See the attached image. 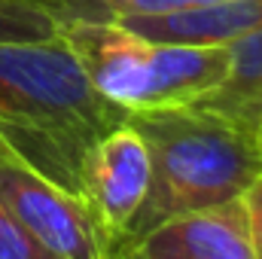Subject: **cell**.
Instances as JSON below:
<instances>
[{"label": "cell", "instance_id": "cell-1", "mask_svg": "<svg viewBox=\"0 0 262 259\" xmlns=\"http://www.w3.org/2000/svg\"><path fill=\"white\" fill-rule=\"evenodd\" d=\"M122 122L128 110L89 82L61 34L0 43V137L70 192L82 195L85 153Z\"/></svg>", "mask_w": 262, "mask_h": 259}, {"label": "cell", "instance_id": "cell-2", "mask_svg": "<svg viewBox=\"0 0 262 259\" xmlns=\"http://www.w3.org/2000/svg\"><path fill=\"white\" fill-rule=\"evenodd\" d=\"M128 122L149 153V192L119 238L116 253L168 220L241 198L262 174L256 134L198 104L134 110Z\"/></svg>", "mask_w": 262, "mask_h": 259}, {"label": "cell", "instance_id": "cell-3", "mask_svg": "<svg viewBox=\"0 0 262 259\" xmlns=\"http://www.w3.org/2000/svg\"><path fill=\"white\" fill-rule=\"evenodd\" d=\"M61 40L89 82L113 104L134 110L192 104L229 73V46L156 43L119 21H61Z\"/></svg>", "mask_w": 262, "mask_h": 259}, {"label": "cell", "instance_id": "cell-4", "mask_svg": "<svg viewBox=\"0 0 262 259\" xmlns=\"http://www.w3.org/2000/svg\"><path fill=\"white\" fill-rule=\"evenodd\" d=\"M0 201L58 259H110L107 238L85 204L58 180L34 168L0 137Z\"/></svg>", "mask_w": 262, "mask_h": 259}, {"label": "cell", "instance_id": "cell-5", "mask_svg": "<svg viewBox=\"0 0 262 259\" xmlns=\"http://www.w3.org/2000/svg\"><path fill=\"white\" fill-rule=\"evenodd\" d=\"M79 183L113 259L119 238L149 192V153L131 122H122L119 128L104 134L85 153Z\"/></svg>", "mask_w": 262, "mask_h": 259}, {"label": "cell", "instance_id": "cell-6", "mask_svg": "<svg viewBox=\"0 0 262 259\" xmlns=\"http://www.w3.org/2000/svg\"><path fill=\"white\" fill-rule=\"evenodd\" d=\"M116 259H256L241 198L220 207L168 220L134 244L119 250Z\"/></svg>", "mask_w": 262, "mask_h": 259}, {"label": "cell", "instance_id": "cell-7", "mask_svg": "<svg viewBox=\"0 0 262 259\" xmlns=\"http://www.w3.org/2000/svg\"><path fill=\"white\" fill-rule=\"evenodd\" d=\"M128 31L180 46H232L235 40L262 28V0H216L195 9L162 12V15H128L119 18Z\"/></svg>", "mask_w": 262, "mask_h": 259}, {"label": "cell", "instance_id": "cell-8", "mask_svg": "<svg viewBox=\"0 0 262 259\" xmlns=\"http://www.w3.org/2000/svg\"><path fill=\"white\" fill-rule=\"evenodd\" d=\"M192 104L256 134L262 122V28L229 46L226 79Z\"/></svg>", "mask_w": 262, "mask_h": 259}, {"label": "cell", "instance_id": "cell-9", "mask_svg": "<svg viewBox=\"0 0 262 259\" xmlns=\"http://www.w3.org/2000/svg\"><path fill=\"white\" fill-rule=\"evenodd\" d=\"M61 31V0H0V43L52 40Z\"/></svg>", "mask_w": 262, "mask_h": 259}, {"label": "cell", "instance_id": "cell-10", "mask_svg": "<svg viewBox=\"0 0 262 259\" xmlns=\"http://www.w3.org/2000/svg\"><path fill=\"white\" fill-rule=\"evenodd\" d=\"M216 0H61V21H119L128 15H162Z\"/></svg>", "mask_w": 262, "mask_h": 259}, {"label": "cell", "instance_id": "cell-11", "mask_svg": "<svg viewBox=\"0 0 262 259\" xmlns=\"http://www.w3.org/2000/svg\"><path fill=\"white\" fill-rule=\"evenodd\" d=\"M0 259H58L46 250L18 220L15 213L0 201Z\"/></svg>", "mask_w": 262, "mask_h": 259}, {"label": "cell", "instance_id": "cell-12", "mask_svg": "<svg viewBox=\"0 0 262 259\" xmlns=\"http://www.w3.org/2000/svg\"><path fill=\"white\" fill-rule=\"evenodd\" d=\"M241 207H244V223H247L253 256L262 259V174L241 192Z\"/></svg>", "mask_w": 262, "mask_h": 259}, {"label": "cell", "instance_id": "cell-13", "mask_svg": "<svg viewBox=\"0 0 262 259\" xmlns=\"http://www.w3.org/2000/svg\"><path fill=\"white\" fill-rule=\"evenodd\" d=\"M256 143H259V149H262V122H259V128H256Z\"/></svg>", "mask_w": 262, "mask_h": 259}]
</instances>
